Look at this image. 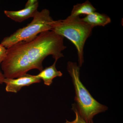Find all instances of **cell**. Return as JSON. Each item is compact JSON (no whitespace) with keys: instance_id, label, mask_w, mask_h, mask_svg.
<instances>
[{"instance_id":"6da1fadb","label":"cell","mask_w":123,"mask_h":123,"mask_svg":"<svg viewBox=\"0 0 123 123\" xmlns=\"http://www.w3.org/2000/svg\"><path fill=\"white\" fill-rule=\"evenodd\" d=\"M62 36L51 31L40 34L29 42H21L7 49V55L0 67L5 78H16L31 69H43V63L51 55L55 61L64 57L66 48Z\"/></svg>"},{"instance_id":"7a4b0ae2","label":"cell","mask_w":123,"mask_h":123,"mask_svg":"<svg viewBox=\"0 0 123 123\" xmlns=\"http://www.w3.org/2000/svg\"><path fill=\"white\" fill-rule=\"evenodd\" d=\"M93 28L79 17L68 16L64 20L53 21L51 30L66 38L74 44L77 51L79 66L84 63V47L86 40L92 34Z\"/></svg>"},{"instance_id":"3957f363","label":"cell","mask_w":123,"mask_h":123,"mask_svg":"<svg viewBox=\"0 0 123 123\" xmlns=\"http://www.w3.org/2000/svg\"><path fill=\"white\" fill-rule=\"evenodd\" d=\"M67 69L74 86L75 91V104L79 114L86 122H93L95 115L104 112L108 109L92 97L80 79V67L76 62H68Z\"/></svg>"},{"instance_id":"277c9868","label":"cell","mask_w":123,"mask_h":123,"mask_svg":"<svg viewBox=\"0 0 123 123\" xmlns=\"http://www.w3.org/2000/svg\"><path fill=\"white\" fill-rule=\"evenodd\" d=\"M53 21L48 9H43L40 12L38 11L30 23L4 38L0 44L8 49L18 43L32 40L40 33L51 31Z\"/></svg>"},{"instance_id":"5b68a950","label":"cell","mask_w":123,"mask_h":123,"mask_svg":"<svg viewBox=\"0 0 123 123\" xmlns=\"http://www.w3.org/2000/svg\"><path fill=\"white\" fill-rule=\"evenodd\" d=\"M41 81L36 75L27 73L16 78H5L4 83L6 85L5 89L7 92L16 93L24 86L39 83Z\"/></svg>"},{"instance_id":"8992f818","label":"cell","mask_w":123,"mask_h":123,"mask_svg":"<svg viewBox=\"0 0 123 123\" xmlns=\"http://www.w3.org/2000/svg\"><path fill=\"white\" fill-rule=\"evenodd\" d=\"M38 1L32 6L25 7L24 9L17 11L5 10L4 13L7 17L18 22H22L30 18H33L38 12Z\"/></svg>"},{"instance_id":"52a82bcc","label":"cell","mask_w":123,"mask_h":123,"mask_svg":"<svg viewBox=\"0 0 123 123\" xmlns=\"http://www.w3.org/2000/svg\"><path fill=\"white\" fill-rule=\"evenodd\" d=\"M82 18L86 23L93 28L97 26H105L111 22V18L108 15L95 11Z\"/></svg>"},{"instance_id":"ba28073f","label":"cell","mask_w":123,"mask_h":123,"mask_svg":"<svg viewBox=\"0 0 123 123\" xmlns=\"http://www.w3.org/2000/svg\"><path fill=\"white\" fill-rule=\"evenodd\" d=\"M57 61H55L53 64L47 67L40 71L37 77L40 80H42L44 85L48 86L50 85L53 82V80L57 77L62 76L63 74L61 71H59L56 68Z\"/></svg>"},{"instance_id":"9c48e42d","label":"cell","mask_w":123,"mask_h":123,"mask_svg":"<svg viewBox=\"0 0 123 123\" xmlns=\"http://www.w3.org/2000/svg\"><path fill=\"white\" fill-rule=\"evenodd\" d=\"M96 9L89 1H86L85 2L81 4H77L73 7L70 17H79L81 14L87 15L92 12H95Z\"/></svg>"},{"instance_id":"30bf717a","label":"cell","mask_w":123,"mask_h":123,"mask_svg":"<svg viewBox=\"0 0 123 123\" xmlns=\"http://www.w3.org/2000/svg\"><path fill=\"white\" fill-rule=\"evenodd\" d=\"M72 110L76 115V118L75 120L72 121H69L66 120V122L64 123H86L79 114V112L75 104L72 105ZM91 123H93L92 122Z\"/></svg>"},{"instance_id":"8fae6325","label":"cell","mask_w":123,"mask_h":123,"mask_svg":"<svg viewBox=\"0 0 123 123\" xmlns=\"http://www.w3.org/2000/svg\"><path fill=\"white\" fill-rule=\"evenodd\" d=\"M7 55V49L0 44V67L1 64L4 60ZM0 72H1L0 69Z\"/></svg>"},{"instance_id":"7c38bea8","label":"cell","mask_w":123,"mask_h":123,"mask_svg":"<svg viewBox=\"0 0 123 123\" xmlns=\"http://www.w3.org/2000/svg\"><path fill=\"white\" fill-rule=\"evenodd\" d=\"M38 1L37 0H29L26 2V4L25 5V7H28L32 6Z\"/></svg>"},{"instance_id":"4fadbf2b","label":"cell","mask_w":123,"mask_h":123,"mask_svg":"<svg viewBox=\"0 0 123 123\" xmlns=\"http://www.w3.org/2000/svg\"><path fill=\"white\" fill-rule=\"evenodd\" d=\"M5 77L3 73L1 72H0V84H2L4 83V81Z\"/></svg>"}]
</instances>
